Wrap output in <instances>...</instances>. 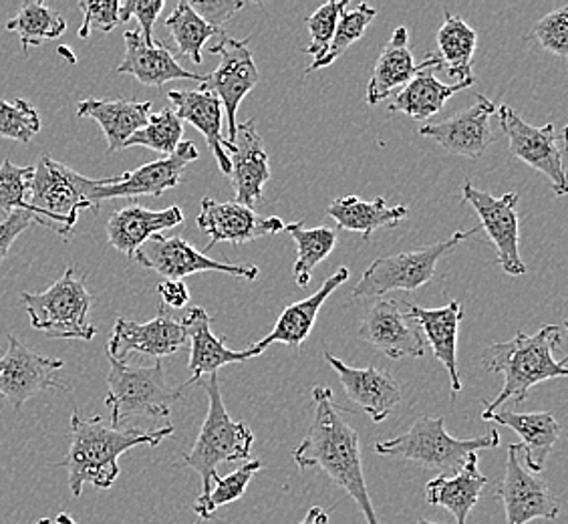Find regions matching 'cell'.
Wrapping results in <instances>:
<instances>
[{
	"instance_id": "obj_22",
	"label": "cell",
	"mask_w": 568,
	"mask_h": 524,
	"mask_svg": "<svg viewBox=\"0 0 568 524\" xmlns=\"http://www.w3.org/2000/svg\"><path fill=\"white\" fill-rule=\"evenodd\" d=\"M210 323H212V319H210L209 311L204 306H194L182 321V325L186 329L187 341H190V363H187L190 377H187V382L180 385L184 393H186L190 385L200 382L202 375H206V373L212 375L224 365L242 363V361L258 357L264 353L258 343L244 351L229 350L222 337H216L212 333Z\"/></svg>"
},
{
	"instance_id": "obj_39",
	"label": "cell",
	"mask_w": 568,
	"mask_h": 524,
	"mask_svg": "<svg viewBox=\"0 0 568 524\" xmlns=\"http://www.w3.org/2000/svg\"><path fill=\"white\" fill-rule=\"evenodd\" d=\"M375 17H377V11L369 7L367 2H361L359 7H355L353 11L343 12L327 51L318 57V59H315L313 66H308L306 73H313V71H318V69L333 66L341 56H345L351 44L357 43L361 37L365 34L367 27L375 21Z\"/></svg>"
},
{
	"instance_id": "obj_7",
	"label": "cell",
	"mask_w": 568,
	"mask_h": 524,
	"mask_svg": "<svg viewBox=\"0 0 568 524\" xmlns=\"http://www.w3.org/2000/svg\"><path fill=\"white\" fill-rule=\"evenodd\" d=\"M21 301L31 325L43 331L47 337L91 341L98 335V328L89 323L93 299L89 295L85 279L77 276L73 266H69L44 293H21Z\"/></svg>"
},
{
	"instance_id": "obj_26",
	"label": "cell",
	"mask_w": 568,
	"mask_h": 524,
	"mask_svg": "<svg viewBox=\"0 0 568 524\" xmlns=\"http://www.w3.org/2000/svg\"><path fill=\"white\" fill-rule=\"evenodd\" d=\"M402 306L409 318L416 319L419 323L427 345H432L436 360L444 363V367L448 370L449 380H452V397H456V393L462 392L458 372V328L459 321L464 319L462 305L458 301H452L439 309H426V306L402 301Z\"/></svg>"
},
{
	"instance_id": "obj_31",
	"label": "cell",
	"mask_w": 568,
	"mask_h": 524,
	"mask_svg": "<svg viewBox=\"0 0 568 524\" xmlns=\"http://www.w3.org/2000/svg\"><path fill=\"white\" fill-rule=\"evenodd\" d=\"M488 422H496L514 430L523 444L525 468L532 474H540L547 464L548 454L555 449L560 437V426L557 417L550 412H535V414H518V412H494Z\"/></svg>"
},
{
	"instance_id": "obj_41",
	"label": "cell",
	"mask_w": 568,
	"mask_h": 524,
	"mask_svg": "<svg viewBox=\"0 0 568 524\" xmlns=\"http://www.w3.org/2000/svg\"><path fill=\"white\" fill-rule=\"evenodd\" d=\"M34 165H14L11 158L0 164V212L4 219L14 210H29L27 198L33 182ZM33 214V212H31Z\"/></svg>"
},
{
	"instance_id": "obj_47",
	"label": "cell",
	"mask_w": 568,
	"mask_h": 524,
	"mask_svg": "<svg viewBox=\"0 0 568 524\" xmlns=\"http://www.w3.org/2000/svg\"><path fill=\"white\" fill-rule=\"evenodd\" d=\"M164 11V0H128L120 4V22H128L132 17L140 21V34L145 44H153V24L160 12Z\"/></svg>"
},
{
	"instance_id": "obj_23",
	"label": "cell",
	"mask_w": 568,
	"mask_h": 524,
	"mask_svg": "<svg viewBox=\"0 0 568 524\" xmlns=\"http://www.w3.org/2000/svg\"><path fill=\"white\" fill-rule=\"evenodd\" d=\"M325 361L339 375L351 402L367 412L375 424L387 420V415H392L395 407L402 404V385L389 373L377 367H351L328 351L325 353Z\"/></svg>"
},
{
	"instance_id": "obj_13",
	"label": "cell",
	"mask_w": 568,
	"mask_h": 524,
	"mask_svg": "<svg viewBox=\"0 0 568 524\" xmlns=\"http://www.w3.org/2000/svg\"><path fill=\"white\" fill-rule=\"evenodd\" d=\"M197 158L200 153L194 142H182L172 155H165L162 160H155L118 178L93 180L91 200L101 206L103 200L113 198H160L180 184L184 170L192 162H196Z\"/></svg>"
},
{
	"instance_id": "obj_9",
	"label": "cell",
	"mask_w": 568,
	"mask_h": 524,
	"mask_svg": "<svg viewBox=\"0 0 568 524\" xmlns=\"http://www.w3.org/2000/svg\"><path fill=\"white\" fill-rule=\"evenodd\" d=\"M478 234V229L458 230L448 241L429 244L419 251L402 252L394 256H383L372 262V266L363 273L359 283L353 291L355 299L383 296L392 291H417L436 276V266L444 254L456 249L459 242Z\"/></svg>"
},
{
	"instance_id": "obj_21",
	"label": "cell",
	"mask_w": 568,
	"mask_h": 524,
	"mask_svg": "<svg viewBox=\"0 0 568 524\" xmlns=\"http://www.w3.org/2000/svg\"><path fill=\"white\" fill-rule=\"evenodd\" d=\"M230 158V180L236 192V202L252 208L261 202L264 187L271 180L268 155L264 152L263 140L256 131V123L248 120L236 125L234 142H226Z\"/></svg>"
},
{
	"instance_id": "obj_30",
	"label": "cell",
	"mask_w": 568,
	"mask_h": 524,
	"mask_svg": "<svg viewBox=\"0 0 568 524\" xmlns=\"http://www.w3.org/2000/svg\"><path fill=\"white\" fill-rule=\"evenodd\" d=\"M347 281H349V269L343 266L333 276H328L317 293H313V295L306 296L303 301L286 306L283 315L276 321L273 333L268 337L263 339L258 345L266 351L273 343H284L288 347L298 350L305 343V339L311 335L313 328H315V321H317L321 306L325 305L328 296L333 295L341 284L347 283Z\"/></svg>"
},
{
	"instance_id": "obj_14",
	"label": "cell",
	"mask_w": 568,
	"mask_h": 524,
	"mask_svg": "<svg viewBox=\"0 0 568 524\" xmlns=\"http://www.w3.org/2000/svg\"><path fill=\"white\" fill-rule=\"evenodd\" d=\"M462 198L466 204L474 208L486 230L488 239L498 251V262L504 273L520 276L526 273V264L520 259V222H518V200L516 192H508L500 198H494L488 192H481L471 182L462 188Z\"/></svg>"
},
{
	"instance_id": "obj_46",
	"label": "cell",
	"mask_w": 568,
	"mask_h": 524,
	"mask_svg": "<svg viewBox=\"0 0 568 524\" xmlns=\"http://www.w3.org/2000/svg\"><path fill=\"white\" fill-rule=\"evenodd\" d=\"M120 4L118 0H105V2L79 0V9L83 11V24L79 29V39H88L91 31L111 33L120 24Z\"/></svg>"
},
{
	"instance_id": "obj_42",
	"label": "cell",
	"mask_w": 568,
	"mask_h": 524,
	"mask_svg": "<svg viewBox=\"0 0 568 524\" xmlns=\"http://www.w3.org/2000/svg\"><path fill=\"white\" fill-rule=\"evenodd\" d=\"M41 131V118L24 99H0V138L12 142L31 143Z\"/></svg>"
},
{
	"instance_id": "obj_36",
	"label": "cell",
	"mask_w": 568,
	"mask_h": 524,
	"mask_svg": "<svg viewBox=\"0 0 568 524\" xmlns=\"http://www.w3.org/2000/svg\"><path fill=\"white\" fill-rule=\"evenodd\" d=\"M7 31L17 34L21 39L22 51L29 53V49L65 33L67 21L61 12L47 7L41 0H29L17 17L7 22Z\"/></svg>"
},
{
	"instance_id": "obj_51",
	"label": "cell",
	"mask_w": 568,
	"mask_h": 524,
	"mask_svg": "<svg viewBox=\"0 0 568 524\" xmlns=\"http://www.w3.org/2000/svg\"><path fill=\"white\" fill-rule=\"evenodd\" d=\"M301 524H328V513H325L321 506H313Z\"/></svg>"
},
{
	"instance_id": "obj_3",
	"label": "cell",
	"mask_w": 568,
	"mask_h": 524,
	"mask_svg": "<svg viewBox=\"0 0 568 524\" xmlns=\"http://www.w3.org/2000/svg\"><path fill=\"white\" fill-rule=\"evenodd\" d=\"M562 343V329L557 325H545L535 335L518 333L510 341L494 343L481 353V363L490 373H503V392L494 397L481 412V420H490V415L506 404L516 400L525 402L528 392L536 383L557 380L567 375L568 360H555V351Z\"/></svg>"
},
{
	"instance_id": "obj_32",
	"label": "cell",
	"mask_w": 568,
	"mask_h": 524,
	"mask_svg": "<svg viewBox=\"0 0 568 524\" xmlns=\"http://www.w3.org/2000/svg\"><path fill=\"white\" fill-rule=\"evenodd\" d=\"M486 484L488 478L478 468V454H474L458 474L437 476L427 482V503L446 508L456 518V524H466Z\"/></svg>"
},
{
	"instance_id": "obj_50",
	"label": "cell",
	"mask_w": 568,
	"mask_h": 524,
	"mask_svg": "<svg viewBox=\"0 0 568 524\" xmlns=\"http://www.w3.org/2000/svg\"><path fill=\"white\" fill-rule=\"evenodd\" d=\"M158 293L162 296V305L168 309H182L190 303V291L184 281H164L158 284Z\"/></svg>"
},
{
	"instance_id": "obj_8",
	"label": "cell",
	"mask_w": 568,
	"mask_h": 524,
	"mask_svg": "<svg viewBox=\"0 0 568 524\" xmlns=\"http://www.w3.org/2000/svg\"><path fill=\"white\" fill-rule=\"evenodd\" d=\"M108 387L105 404L111 412V427H123L132 415L170 417L172 405L184 395L180 385H168L160 361L152 367H133L110 357Z\"/></svg>"
},
{
	"instance_id": "obj_35",
	"label": "cell",
	"mask_w": 568,
	"mask_h": 524,
	"mask_svg": "<svg viewBox=\"0 0 568 524\" xmlns=\"http://www.w3.org/2000/svg\"><path fill=\"white\" fill-rule=\"evenodd\" d=\"M478 44V33L470 24L462 21L446 11L444 24L437 31V47H439V61L442 67H448L452 79L458 83H474V53Z\"/></svg>"
},
{
	"instance_id": "obj_52",
	"label": "cell",
	"mask_w": 568,
	"mask_h": 524,
	"mask_svg": "<svg viewBox=\"0 0 568 524\" xmlns=\"http://www.w3.org/2000/svg\"><path fill=\"white\" fill-rule=\"evenodd\" d=\"M55 524H79L73 521V516L69 513H59L55 516Z\"/></svg>"
},
{
	"instance_id": "obj_1",
	"label": "cell",
	"mask_w": 568,
	"mask_h": 524,
	"mask_svg": "<svg viewBox=\"0 0 568 524\" xmlns=\"http://www.w3.org/2000/svg\"><path fill=\"white\" fill-rule=\"evenodd\" d=\"M313 422L305 440L293 452L296 466L301 470H323L341 491L349 494L367 524H382L375 514L372 494L363 474L357 430L347 420H343L328 387L317 385L313 390Z\"/></svg>"
},
{
	"instance_id": "obj_33",
	"label": "cell",
	"mask_w": 568,
	"mask_h": 524,
	"mask_svg": "<svg viewBox=\"0 0 568 524\" xmlns=\"http://www.w3.org/2000/svg\"><path fill=\"white\" fill-rule=\"evenodd\" d=\"M327 214L339 224L341 230H351L369 242L377 229H395L407 216V206H387L385 198L377 196L365 202L359 196H345L333 200Z\"/></svg>"
},
{
	"instance_id": "obj_44",
	"label": "cell",
	"mask_w": 568,
	"mask_h": 524,
	"mask_svg": "<svg viewBox=\"0 0 568 524\" xmlns=\"http://www.w3.org/2000/svg\"><path fill=\"white\" fill-rule=\"evenodd\" d=\"M349 0H335V2H325L323 7H318L317 11L313 12L306 19V27L311 33V44L306 47L305 53L315 56V59L323 56L327 51L331 39L337 29L341 14L347 11Z\"/></svg>"
},
{
	"instance_id": "obj_54",
	"label": "cell",
	"mask_w": 568,
	"mask_h": 524,
	"mask_svg": "<svg viewBox=\"0 0 568 524\" xmlns=\"http://www.w3.org/2000/svg\"><path fill=\"white\" fill-rule=\"evenodd\" d=\"M417 524H439V523H434V521H427V518H419V521H417Z\"/></svg>"
},
{
	"instance_id": "obj_43",
	"label": "cell",
	"mask_w": 568,
	"mask_h": 524,
	"mask_svg": "<svg viewBox=\"0 0 568 524\" xmlns=\"http://www.w3.org/2000/svg\"><path fill=\"white\" fill-rule=\"evenodd\" d=\"M264 468L261 460H248L244 466L239 470H234L229 476L220 478L219 474L214 476V488L210 491L209 504H206V514H204V521L212 518L214 514L219 513V508L226 506V504L236 503L244 496V492L251 484L252 476Z\"/></svg>"
},
{
	"instance_id": "obj_45",
	"label": "cell",
	"mask_w": 568,
	"mask_h": 524,
	"mask_svg": "<svg viewBox=\"0 0 568 524\" xmlns=\"http://www.w3.org/2000/svg\"><path fill=\"white\" fill-rule=\"evenodd\" d=\"M538 44L552 53V56H568V4L560 7L557 11L548 12L547 17H542L536 22L532 29Z\"/></svg>"
},
{
	"instance_id": "obj_48",
	"label": "cell",
	"mask_w": 568,
	"mask_h": 524,
	"mask_svg": "<svg viewBox=\"0 0 568 524\" xmlns=\"http://www.w3.org/2000/svg\"><path fill=\"white\" fill-rule=\"evenodd\" d=\"M197 17L209 22L210 27L224 31V22L244 9L242 0H209V2H190Z\"/></svg>"
},
{
	"instance_id": "obj_16",
	"label": "cell",
	"mask_w": 568,
	"mask_h": 524,
	"mask_svg": "<svg viewBox=\"0 0 568 524\" xmlns=\"http://www.w3.org/2000/svg\"><path fill=\"white\" fill-rule=\"evenodd\" d=\"M520 452L523 449L518 444L508 446L503 481L496 486V496L503 501L506 511V523L528 524L538 518L555 521L560 504L548 491L547 482L525 468Z\"/></svg>"
},
{
	"instance_id": "obj_27",
	"label": "cell",
	"mask_w": 568,
	"mask_h": 524,
	"mask_svg": "<svg viewBox=\"0 0 568 524\" xmlns=\"http://www.w3.org/2000/svg\"><path fill=\"white\" fill-rule=\"evenodd\" d=\"M182 222H184V212L180 206L150 210V208L132 204L111 214L108 220V239L115 251L123 252L133 261L135 252L143 242L152 239L153 234H160L162 230L180 226Z\"/></svg>"
},
{
	"instance_id": "obj_12",
	"label": "cell",
	"mask_w": 568,
	"mask_h": 524,
	"mask_svg": "<svg viewBox=\"0 0 568 524\" xmlns=\"http://www.w3.org/2000/svg\"><path fill=\"white\" fill-rule=\"evenodd\" d=\"M7 339L9 350L0 357V395L7 397L14 410H21L34 393L44 392L49 387L63 392L71 390L69 383L57 377V373L65 367V361L44 357L27 347L12 333Z\"/></svg>"
},
{
	"instance_id": "obj_53",
	"label": "cell",
	"mask_w": 568,
	"mask_h": 524,
	"mask_svg": "<svg viewBox=\"0 0 568 524\" xmlns=\"http://www.w3.org/2000/svg\"><path fill=\"white\" fill-rule=\"evenodd\" d=\"M33 524H55V521H51V518H41V521H37Z\"/></svg>"
},
{
	"instance_id": "obj_18",
	"label": "cell",
	"mask_w": 568,
	"mask_h": 524,
	"mask_svg": "<svg viewBox=\"0 0 568 524\" xmlns=\"http://www.w3.org/2000/svg\"><path fill=\"white\" fill-rule=\"evenodd\" d=\"M186 345V329L182 325V321L172 318L168 313V306L162 305L158 318L148 323L118 319L108 343V353L111 360L121 361V363H125L132 353L152 355L162 360L168 355H174L175 351Z\"/></svg>"
},
{
	"instance_id": "obj_4",
	"label": "cell",
	"mask_w": 568,
	"mask_h": 524,
	"mask_svg": "<svg viewBox=\"0 0 568 524\" xmlns=\"http://www.w3.org/2000/svg\"><path fill=\"white\" fill-rule=\"evenodd\" d=\"M206 395H209V414L197 434L194 449L180 460V466H190L196 470L202 478V491L197 494L194 513L204 518L206 504H209L212 481L216 476V468L222 462H239L251 456L254 434L244 422H236L230 417L222 393H220L219 375L212 373L209 382H204Z\"/></svg>"
},
{
	"instance_id": "obj_29",
	"label": "cell",
	"mask_w": 568,
	"mask_h": 524,
	"mask_svg": "<svg viewBox=\"0 0 568 524\" xmlns=\"http://www.w3.org/2000/svg\"><path fill=\"white\" fill-rule=\"evenodd\" d=\"M168 99L174 105L178 120L192 123L206 138L210 152L214 153L220 170L230 175V158L226 140L222 135V103L209 91H168Z\"/></svg>"
},
{
	"instance_id": "obj_28",
	"label": "cell",
	"mask_w": 568,
	"mask_h": 524,
	"mask_svg": "<svg viewBox=\"0 0 568 524\" xmlns=\"http://www.w3.org/2000/svg\"><path fill=\"white\" fill-rule=\"evenodd\" d=\"M152 111V101H128V99H108L88 98L77 103V115L79 118H89L99 123L108 140V150L110 152H120L125 150V142L132 138L135 131L145 128L150 120Z\"/></svg>"
},
{
	"instance_id": "obj_11",
	"label": "cell",
	"mask_w": 568,
	"mask_h": 524,
	"mask_svg": "<svg viewBox=\"0 0 568 524\" xmlns=\"http://www.w3.org/2000/svg\"><path fill=\"white\" fill-rule=\"evenodd\" d=\"M133 261L140 262L150 271L162 274L165 281H184L190 274L196 273H224L230 276H241L246 281H256L258 276L256 266L214 261L209 254L196 251L182 236H164V234H153L152 239L143 242L135 252Z\"/></svg>"
},
{
	"instance_id": "obj_15",
	"label": "cell",
	"mask_w": 568,
	"mask_h": 524,
	"mask_svg": "<svg viewBox=\"0 0 568 524\" xmlns=\"http://www.w3.org/2000/svg\"><path fill=\"white\" fill-rule=\"evenodd\" d=\"M210 53L220 56V66L216 71L210 75H204L200 83V91H209L220 99L222 108L226 111L229 118L230 138L226 142H234L236 135V113L241 108L242 99L256 88L261 81L258 69L254 66L251 49H248V39L246 41H236L224 37L222 43L210 49Z\"/></svg>"
},
{
	"instance_id": "obj_40",
	"label": "cell",
	"mask_w": 568,
	"mask_h": 524,
	"mask_svg": "<svg viewBox=\"0 0 568 524\" xmlns=\"http://www.w3.org/2000/svg\"><path fill=\"white\" fill-rule=\"evenodd\" d=\"M182 135H184V123L178 120L174 111L162 110L155 115H150L145 128L135 131L132 138L125 142V148L143 145L153 152L172 155L178 150V145L182 143Z\"/></svg>"
},
{
	"instance_id": "obj_37",
	"label": "cell",
	"mask_w": 568,
	"mask_h": 524,
	"mask_svg": "<svg viewBox=\"0 0 568 524\" xmlns=\"http://www.w3.org/2000/svg\"><path fill=\"white\" fill-rule=\"evenodd\" d=\"M284 230L293 236L296 242V262L293 274L298 286H306L311 283V274L317 269L321 262L327 259L328 254L337 244V232L318 226V229H305V222L298 220L293 224H284Z\"/></svg>"
},
{
	"instance_id": "obj_38",
	"label": "cell",
	"mask_w": 568,
	"mask_h": 524,
	"mask_svg": "<svg viewBox=\"0 0 568 524\" xmlns=\"http://www.w3.org/2000/svg\"><path fill=\"white\" fill-rule=\"evenodd\" d=\"M165 27L174 37L180 56H186L196 66L202 63V49L210 37L224 34V31H219V29L210 27L209 22L202 21L186 0H182L175 7L174 12L165 19Z\"/></svg>"
},
{
	"instance_id": "obj_6",
	"label": "cell",
	"mask_w": 568,
	"mask_h": 524,
	"mask_svg": "<svg viewBox=\"0 0 568 524\" xmlns=\"http://www.w3.org/2000/svg\"><path fill=\"white\" fill-rule=\"evenodd\" d=\"M93 178L77 174L69 165L61 164L51 155H41L34 165L33 182L27 204L44 229L55 230L61 236H69L75 229L81 210L99 206L91 200Z\"/></svg>"
},
{
	"instance_id": "obj_25",
	"label": "cell",
	"mask_w": 568,
	"mask_h": 524,
	"mask_svg": "<svg viewBox=\"0 0 568 524\" xmlns=\"http://www.w3.org/2000/svg\"><path fill=\"white\" fill-rule=\"evenodd\" d=\"M125 39V57L118 67L121 75H133L142 85L148 88H164L174 79H192L202 83L204 75L187 71L175 61L174 56L164 43L145 44L138 29L123 33Z\"/></svg>"
},
{
	"instance_id": "obj_49",
	"label": "cell",
	"mask_w": 568,
	"mask_h": 524,
	"mask_svg": "<svg viewBox=\"0 0 568 524\" xmlns=\"http://www.w3.org/2000/svg\"><path fill=\"white\" fill-rule=\"evenodd\" d=\"M33 222L43 226V222L37 219L34 214H31V212H27V210H14L12 214H9L7 219L0 222V262L9 256L12 242L17 241L22 232L29 229Z\"/></svg>"
},
{
	"instance_id": "obj_10",
	"label": "cell",
	"mask_w": 568,
	"mask_h": 524,
	"mask_svg": "<svg viewBox=\"0 0 568 524\" xmlns=\"http://www.w3.org/2000/svg\"><path fill=\"white\" fill-rule=\"evenodd\" d=\"M498 120L504 133L508 135V148L514 158L547 175L557 196L567 194V172L562 162L565 133H557L555 123L536 128L526 123L510 105L498 110Z\"/></svg>"
},
{
	"instance_id": "obj_5",
	"label": "cell",
	"mask_w": 568,
	"mask_h": 524,
	"mask_svg": "<svg viewBox=\"0 0 568 524\" xmlns=\"http://www.w3.org/2000/svg\"><path fill=\"white\" fill-rule=\"evenodd\" d=\"M500 444L498 432L493 430L488 436L459 440L449 436L444 417L424 415L416 420L405 434L389 437L375 444V452L392 458L412 460L434 470L439 476H454L466 466V462L481 450L496 449Z\"/></svg>"
},
{
	"instance_id": "obj_24",
	"label": "cell",
	"mask_w": 568,
	"mask_h": 524,
	"mask_svg": "<svg viewBox=\"0 0 568 524\" xmlns=\"http://www.w3.org/2000/svg\"><path fill=\"white\" fill-rule=\"evenodd\" d=\"M442 69L437 56H427L422 63L414 61L409 51V33L405 27H397L389 43L383 47L382 56L373 71L372 81L367 85V103L377 105L383 99L389 98L397 88H405L414 77L424 71Z\"/></svg>"
},
{
	"instance_id": "obj_20",
	"label": "cell",
	"mask_w": 568,
	"mask_h": 524,
	"mask_svg": "<svg viewBox=\"0 0 568 524\" xmlns=\"http://www.w3.org/2000/svg\"><path fill=\"white\" fill-rule=\"evenodd\" d=\"M476 98L471 108L459 111L449 120L427 123L419 130V135L434 140L454 155L478 160L494 142L490 118L496 113V105L486 95Z\"/></svg>"
},
{
	"instance_id": "obj_34",
	"label": "cell",
	"mask_w": 568,
	"mask_h": 524,
	"mask_svg": "<svg viewBox=\"0 0 568 524\" xmlns=\"http://www.w3.org/2000/svg\"><path fill=\"white\" fill-rule=\"evenodd\" d=\"M474 83H452L446 85L437 81L434 71H424L414 77L405 88L397 91L389 111L392 113H405L414 120H427L436 115L437 111L444 110L446 101L454 98L459 91L471 88Z\"/></svg>"
},
{
	"instance_id": "obj_19",
	"label": "cell",
	"mask_w": 568,
	"mask_h": 524,
	"mask_svg": "<svg viewBox=\"0 0 568 524\" xmlns=\"http://www.w3.org/2000/svg\"><path fill=\"white\" fill-rule=\"evenodd\" d=\"M196 224L210 236L204 254L219 242L244 244L284 230V222L278 216L263 219L252 208L239 202H216L212 198H202Z\"/></svg>"
},
{
	"instance_id": "obj_2",
	"label": "cell",
	"mask_w": 568,
	"mask_h": 524,
	"mask_svg": "<svg viewBox=\"0 0 568 524\" xmlns=\"http://www.w3.org/2000/svg\"><path fill=\"white\" fill-rule=\"evenodd\" d=\"M174 434V426L145 432L140 427H111L95 415L71 414V446L59 462L69 474L71 494L79 498L85 484L108 491L120 478V456L138 446H160Z\"/></svg>"
},
{
	"instance_id": "obj_17",
	"label": "cell",
	"mask_w": 568,
	"mask_h": 524,
	"mask_svg": "<svg viewBox=\"0 0 568 524\" xmlns=\"http://www.w3.org/2000/svg\"><path fill=\"white\" fill-rule=\"evenodd\" d=\"M359 337L392 360H419L427 351L424 331L405 313L402 301H379L361 321Z\"/></svg>"
}]
</instances>
